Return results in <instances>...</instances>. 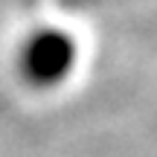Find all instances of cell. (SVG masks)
<instances>
[{
    "label": "cell",
    "instance_id": "cell-1",
    "mask_svg": "<svg viewBox=\"0 0 157 157\" xmlns=\"http://www.w3.org/2000/svg\"><path fill=\"white\" fill-rule=\"evenodd\" d=\"M73 64V50L70 41L58 32L35 35L23 50V73L32 84H56Z\"/></svg>",
    "mask_w": 157,
    "mask_h": 157
}]
</instances>
